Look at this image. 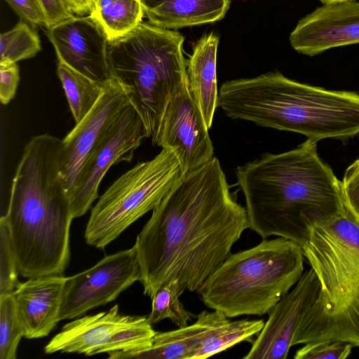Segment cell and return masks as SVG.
<instances>
[{"mask_svg": "<svg viewBox=\"0 0 359 359\" xmlns=\"http://www.w3.org/2000/svg\"><path fill=\"white\" fill-rule=\"evenodd\" d=\"M250 228L217 158L181 175L152 210L133 245L144 294L176 280L197 292Z\"/></svg>", "mask_w": 359, "mask_h": 359, "instance_id": "cell-1", "label": "cell"}, {"mask_svg": "<svg viewBox=\"0 0 359 359\" xmlns=\"http://www.w3.org/2000/svg\"><path fill=\"white\" fill-rule=\"evenodd\" d=\"M62 140L32 137L12 181L6 215L18 271L31 278L62 275L69 259L72 219L61 174Z\"/></svg>", "mask_w": 359, "mask_h": 359, "instance_id": "cell-2", "label": "cell"}, {"mask_svg": "<svg viewBox=\"0 0 359 359\" xmlns=\"http://www.w3.org/2000/svg\"><path fill=\"white\" fill-rule=\"evenodd\" d=\"M237 184L250 229L262 239L276 236L300 246L307 236L304 217L334 213L346 206L342 183L306 140L291 150L266 153L238 166Z\"/></svg>", "mask_w": 359, "mask_h": 359, "instance_id": "cell-3", "label": "cell"}, {"mask_svg": "<svg viewBox=\"0 0 359 359\" xmlns=\"http://www.w3.org/2000/svg\"><path fill=\"white\" fill-rule=\"evenodd\" d=\"M217 107L231 118L299 133L316 143L359 133V94L302 83L278 72L224 82Z\"/></svg>", "mask_w": 359, "mask_h": 359, "instance_id": "cell-4", "label": "cell"}, {"mask_svg": "<svg viewBox=\"0 0 359 359\" xmlns=\"http://www.w3.org/2000/svg\"><path fill=\"white\" fill-rule=\"evenodd\" d=\"M304 221L301 247L320 291L293 346L330 340L359 346V224L346 205L330 214L313 212Z\"/></svg>", "mask_w": 359, "mask_h": 359, "instance_id": "cell-5", "label": "cell"}, {"mask_svg": "<svg viewBox=\"0 0 359 359\" xmlns=\"http://www.w3.org/2000/svg\"><path fill=\"white\" fill-rule=\"evenodd\" d=\"M304 255L283 237L231 254L197 290L202 302L226 317L264 316L298 282Z\"/></svg>", "mask_w": 359, "mask_h": 359, "instance_id": "cell-6", "label": "cell"}, {"mask_svg": "<svg viewBox=\"0 0 359 359\" xmlns=\"http://www.w3.org/2000/svg\"><path fill=\"white\" fill-rule=\"evenodd\" d=\"M184 41L176 30L142 22L109 42L110 78L129 91L152 143L168 104L188 79Z\"/></svg>", "mask_w": 359, "mask_h": 359, "instance_id": "cell-7", "label": "cell"}, {"mask_svg": "<svg viewBox=\"0 0 359 359\" xmlns=\"http://www.w3.org/2000/svg\"><path fill=\"white\" fill-rule=\"evenodd\" d=\"M182 175L177 158L166 149L126 171L92 209L84 233L87 244L104 249L133 223L153 210Z\"/></svg>", "mask_w": 359, "mask_h": 359, "instance_id": "cell-8", "label": "cell"}, {"mask_svg": "<svg viewBox=\"0 0 359 359\" xmlns=\"http://www.w3.org/2000/svg\"><path fill=\"white\" fill-rule=\"evenodd\" d=\"M156 332L147 316L123 314L115 304L108 311L65 324L46 345L44 351L93 355L144 349L151 345Z\"/></svg>", "mask_w": 359, "mask_h": 359, "instance_id": "cell-9", "label": "cell"}, {"mask_svg": "<svg viewBox=\"0 0 359 359\" xmlns=\"http://www.w3.org/2000/svg\"><path fill=\"white\" fill-rule=\"evenodd\" d=\"M147 137L143 121L130 102L92 150L80 170L69 195L74 219L86 214L97 198L100 184L110 167L121 161H130L134 151Z\"/></svg>", "mask_w": 359, "mask_h": 359, "instance_id": "cell-10", "label": "cell"}, {"mask_svg": "<svg viewBox=\"0 0 359 359\" xmlns=\"http://www.w3.org/2000/svg\"><path fill=\"white\" fill-rule=\"evenodd\" d=\"M140 278L134 247L104 257L92 267L66 277L58 320L80 317L114 301Z\"/></svg>", "mask_w": 359, "mask_h": 359, "instance_id": "cell-11", "label": "cell"}, {"mask_svg": "<svg viewBox=\"0 0 359 359\" xmlns=\"http://www.w3.org/2000/svg\"><path fill=\"white\" fill-rule=\"evenodd\" d=\"M208 130L190 93L187 79L168 104L153 144L172 151L184 174L214 157Z\"/></svg>", "mask_w": 359, "mask_h": 359, "instance_id": "cell-12", "label": "cell"}, {"mask_svg": "<svg viewBox=\"0 0 359 359\" xmlns=\"http://www.w3.org/2000/svg\"><path fill=\"white\" fill-rule=\"evenodd\" d=\"M320 291L318 279L311 268L268 313L243 359H285L293 346L297 331Z\"/></svg>", "mask_w": 359, "mask_h": 359, "instance_id": "cell-13", "label": "cell"}, {"mask_svg": "<svg viewBox=\"0 0 359 359\" xmlns=\"http://www.w3.org/2000/svg\"><path fill=\"white\" fill-rule=\"evenodd\" d=\"M130 102L129 91L110 78L93 107L62 139L61 174L69 196L86 158Z\"/></svg>", "mask_w": 359, "mask_h": 359, "instance_id": "cell-14", "label": "cell"}, {"mask_svg": "<svg viewBox=\"0 0 359 359\" xmlns=\"http://www.w3.org/2000/svg\"><path fill=\"white\" fill-rule=\"evenodd\" d=\"M46 34L58 62L98 82L104 83L110 79L109 41L90 15H74L47 29Z\"/></svg>", "mask_w": 359, "mask_h": 359, "instance_id": "cell-15", "label": "cell"}, {"mask_svg": "<svg viewBox=\"0 0 359 359\" xmlns=\"http://www.w3.org/2000/svg\"><path fill=\"white\" fill-rule=\"evenodd\" d=\"M289 41L299 53L315 56L359 43V1L323 4L299 20Z\"/></svg>", "mask_w": 359, "mask_h": 359, "instance_id": "cell-16", "label": "cell"}, {"mask_svg": "<svg viewBox=\"0 0 359 359\" xmlns=\"http://www.w3.org/2000/svg\"><path fill=\"white\" fill-rule=\"evenodd\" d=\"M65 279L62 275L28 278L13 292L24 337H46L59 322Z\"/></svg>", "mask_w": 359, "mask_h": 359, "instance_id": "cell-17", "label": "cell"}, {"mask_svg": "<svg viewBox=\"0 0 359 359\" xmlns=\"http://www.w3.org/2000/svg\"><path fill=\"white\" fill-rule=\"evenodd\" d=\"M229 320V318L217 311H203L191 325L156 332L147 348L111 352L108 358L193 359L203 343Z\"/></svg>", "mask_w": 359, "mask_h": 359, "instance_id": "cell-18", "label": "cell"}, {"mask_svg": "<svg viewBox=\"0 0 359 359\" xmlns=\"http://www.w3.org/2000/svg\"><path fill=\"white\" fill-rule=\"evenodd\" d=\"M219 36L210 32L195 43L187 63L190 93L198 106L210 129L217 107L219 90L217 79V55Z\"/></svg>", "mask_w": 359, "mask_h": 359, "instance_id": "cell-19", "label": "cell"}, {"mask_svg": "<svg viewBox=\"0 0 359 359\" xmlns=\"http://www.w3.org/2000/svg\"><path fill=\"white\" fill-rule=\"evenodd\" d=\"M142 3L149 22L174 30L222 20L231 0H142Z\"/></svg>", "mask_w": 359, "mask_h": 359, "instance_id": "cell-20", "label": "cell"}, {"mask_svg": "<svg viewBox=\"0 0 359 359\" xmlns=\"http://www.w3.org/2000/svg\"><path fill=\"white\" fill-rule=\"evenodd\" d=\"M89 15L111 41L137 27L142 22L144 11L142 0H94Z\"/></svg>", "mask_w": 359, "mask_h": 359, "instance_id": "cell-21", "label": "cell"}, {"mask_svg": "<svg viewBox=\"0 0 359 359\" xmlns=\"http://www.w3.org/2000/svg\"><path fill=\"white\" fill-rule=\"evenodd\" d=\"M57 74L72 116L77 123L97 102L106 82L95 81L60 62L57 65Z\"/></svg>", "mask_w": 359, "mask_h": 359, "instance_id": "cell-22", "label": "cell"}, {"mask_svg": "<svg viewBox=\"0 0 359 359\" xmlns=\"http://www.w3.org/2000/svg\"><path fill=\"white\" fill-rule=\"evenodd\" d=\"M264 325L263 320H229L202 344L193 359H205L257 335Z\"/></svg>", "mask_w": 359, "mask_h": 359, "instance_id": "cell-23", "label": "cell"}, {"mask_svg": "<svg viewBox=\"0 0 359 359\" xmlns=\"http://www.w3.org/2000/svg\"><path fill=\"white\" fill-rule=\"evenodd\" d=\"M182 293L176 280L164 283L151 299V309L147 316L148 322L154 325L168 318L177 327L188 325L194 316L180 300Z\"/></svg>", "mask_w": 359, "mask_h": 359, "instance_id": "cell-24", "label": "cell"}, {"mask_svg": "<svg viewBox=\"0 0 359 359\" xmlns=\"http://www.w3.org/2000/svg\"><path fill=\"white\" fill-rule=\"evenodd\" d=\"M41 50V41L33 27L19 22L11 29L1 34L0 62H17L35 56Z\"/></svg>", "mask_w": 359, "mask_h": 359, "instance_id": "cell-25", "label": "cell"}, {"mask_svg": "<svg viewBox=\"0 0 359 359\" xmlns=\"http://www.w3.org/2000/svg\"><path fill=\"white\" fill-rule=\"evenodd\" d=\"M24 337L13 294L0 296V358L15 359L19 342Z\"/></svg>", "mask_w": 359, "mask_h": 359, "instance_id": "cell-26", "label": "cell"}, {"mask_svg": "<svg viewBox=\"0 0 359 359\" xmlns=\"http://www.w3.org/2000/svg\"><path fill=\"white\" fill-rule=\"evenodd\" d=\"M6 218H0V296L12 294L20 283Z\"/></svg>", "mask_w": 359, "mask_h": 359, "instance_id": "cell-27", "label": "cell"}, {"mask_svg": "<svg viewBox=\"0 0 359 359\" xmlns=\"http://www.w3.org/2000/svg\"><path fill=\"white\" fill-rule=\"evenodd\" d=\"M353 344L341 341H320L305 344L298 349L295 359H346L351 353Z\"/></svg>", "mask_w": 359, "mask_h": 359, "instance_id": "cell-28", "label": "cell"}, {"mask_svg": "<svg viewBox=\"0 0 359 359\" xmlns=\"http://www.w3.org/2000/svg\"><path fill=\"white\" fill-rule=\"evenodd\" d=\"M341 183L346 205L359 224V158L346 168Z\"/></svg>", "mask_w": 359, "mask_h": 359, "instance_id": "cell-29", "label": "cell"}, {"mask_svg": "<svg viewBox=\"0 0 359 359\" xmlns=\"http://www.w3.org/2000/svg\"><path fill=\"white\" fill-rule=\"evenodd\" d=\"M41 10L44 27L54 25L74 16L66 0H36Z\"/></svg>", "mask_w": 359, "mask_h": 359, "instance_id": "cell-30", "label": "cell"}, {"mask_svg": "<svg viewBox=\"0 0 359 359\" xmlns=\"http://www.w3.org/2000/svg\"><path fill=\"white\" fill-rule=\"evenodd\" d=\"M20 80L17 62H0V100L7 104L14 97Z\"/></svg>", "mask_w": 359, "mask_h": 359, "instance_id": "cell-31", "label": "cell"}, {"mask_svg": "<svg viewBox=\"0 0 359 359\" xmlns=\"http://www.w3.org/2000/svg\"><path fill=\"white\" fill-rule=\"evenodd\" d=\"M15 12L32 27L43 26L41 10L36 0H5Z\"/></svg>", "mask_w": 359, "mask_h": 359, "instance_id": "cell-32", "label": "cell"}, {"mask_svg": "<svg viewBox=\"0 0 359 359\" xmlns=\"http://www.w3.org/2000/svg\"><path fill=\"white\" fill-rule=\"evenodd\" d=\"M74 15H88L90 13L94 0H66Z\"/></svg>", "mask_w": 359, "mask_h": 359, "instance_id": "cell-33", "label": "cell"}, {"mask_svg": "<svg viewBox=\"0 0 359 359\" xmlns=\"http://www.w3.org/2000/svg\"><path fill=\"white\" fill-rule=\"evenodd\" d=\"M320 2H322L323 4H330V3H334V2H338V1H348V0H319Z\"/></svg>", "mask_w": 359, "mask_h": 359, "instance_id": "cell-34", "label": "cell"}]
</instances>
